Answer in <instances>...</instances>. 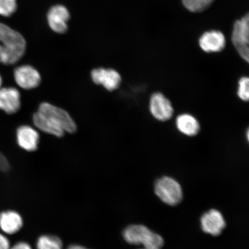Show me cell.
<instances>
[{
  "instance_id": "6da1fadb",
  "label": "cell",
  "mask_w": 249,
  "mask_h": 249,
  "mask_svg": "<svg viewBox=\"0 0 249 249\" xmlns=\"http://www.w3.org/2000/svg\"><path fill=\"white\" fill-rule=\"evenodd\" d=\"M34 125L42 132L57 138L73 133L77 125L66 110L48 102H43L33 117Z\"/></svg>"
},
{
  "instance_id": "7a4b0ae2",
  "label": "cell",
  "mask_w": 249,
  "mask_h": 249,
  "mask_svg": "<svg viewBox=\"0 0 249 249\" xmlns=\"http://www.w3.org/2000/svg\"><path fill=\"white\" fill-rule=\"evenodd\" d=\"M26 41L21 34L0 23V64L17 63L26 51Z\"/></svg>"
},
{
  "instance_id": "3957f363",
  "label": "cell",
  "mask_w": 249,
  "mask_h": 249,
  "mask_svg": "<svg viewBox=\"0 0 249 249\" xmlns=\"http://www.w3.org/2000/svg\"><path fill=\"white\" fill-rule=\"evenodd\" d=\"M124 238L128 244L144 246L145 249H160L164 241L160 235L142 225H132L124 229Z\"/></svg>"
},
{
  "instance_id": "277c9868",
  "label": "cell",
  "mask_w": 249,
  "mask_h": 249,
  "mask_svg": "<svg viewBox=\"0 0 249 249\" xmlns=\"http://www.w3.org/2000/svg\"><path fill=\"white\" fill-rule=\"evenodd\" d=\"M231 40L233 46L245 61L249 60V17L247 14L233 24Z\"/></svg>"
},
{
  "instance_id": "5b68a950",
  "label": "cell",
  "mask_w": 249,
  "mask_h": 249,
  "mask_svg": "<svg viewBox=\"0 0 249 249\" xmlns=\"http://www.w3.org/2000/svg\"><path fill=\"white\" fill-rule=\"evenodd\" d=\"M155 192L161 201L169 205L179 204L182 198L181 187L170 177H164L158 179L155 183Z\"/></svg>"
},
{
  "instance_id": "8992f818",
  "label": "cell",
  "mask_w": 249,
  "mask_h": 249,
  "mask_svg": "<svg viewBox=\"0 0 249 249\" xmlns=\"http://www.w3.org/2000/svg\"><path fill=\"white\" fill-rule=\"evenodd\" d=\"M14 76L17 85L24 89H36L41 83L42 77L38 71L30 65H23L15 68Z\"/></svg>"
},
{
  "instance_id": "52a82bcc",
  "label": "cell",
  "mask_w": 249,
  "mask_h": 249,
  "mask_svg": "<svg viewBox=\"0 0 249 249\" xmlns=\"http://www.w3.org/2000/svg\"><path fill=\"white\" fill-rule=\"evenodd\" d=\"M91 76L93 83L103 86L108 91H115L121 85L120 74L111 68H95L91 71Z\"/></svg>"
},
{
  "instance_id": "ba28073f",
  "label": "cell",
  "mask_w": 249,
  "mask_h": 249,
  "mask_svg": "<svg viewBox=\"0 0 249 249\" xmlns=\"http://www.w3.org/2000/svg\"><path fill=\"white\" fill-rule=\"evenodd\" d=\"M149 110L156 119L166 121L172 117L174 109L171 102L161 93H155L149 102Z\"/></svg>"
},
{
  "instance_id": "9c48e42d",
  "label": "cell",
  "mask_w": 249,
  "mask_h": 249,
  "mask_svg": "<svg viewBox=\"0 0 249 249\" xmlns=\"http://www.w3.org/2000/svg\"><path fill=\"white\" fill-rule=\"evenodd\" d=\"M21 107V95L15 87L0 88V110L8 114L17 113Z\"/></svg>"
},
{
  "instance_id": "30bf717a",
  "label": "cell",
  "mask_w": 249,
  "mask_h": 249,
  "mask_svg": "<svg viewBox=\"0 0 249 249\" xmlns=\"http://www.w3.org/2000/svg\"><path fill=\"white\" fill-rule=\"evenodd\" d=\"M70 18L68 9L61 5H55L50 9L48 21L51 29L55 33L64 34L68 30L67 23Z\"/></svg>"
},
{
  "instance_id": "8fae6325",
  "label": "cell",
  "mask_w": 249,
  "mask_h": 249,
  "mask_svg": "<svg viewBox=\"0 0 249 249\" xmlns=\"http://www.w3.org/2000/svg\"><path fill=\"white\" fill-rule=\"evenodd\" d=\"M226 39L223 33L218 30H211L202 34L199 45L206 53L219 52L225 49Z\"/></svg>"
},
{
  "instance_id": "7c38bea8",
  "label": "cell",
  "mask_w": 249,
  "mask_h": 249,
  "mask_svg": "<svg viewBox=\"0 0 249 249\" xmlns=\"http://www.w3.org/2000/svg\"><path fill=\"white\" fill-rule=\"evenodd\" d=\"M17 141L18 146L27 152L36 151L38 148L40 136L33 127L21 125L17 130Z\"/></svg>"
},
{
  "instance_id": "4fadbf2b",
  "label": "cell",
  "mask_w": 249,
  "mask_h": 249,
  "mask_svg": "<svg viewBox=\"0 0 249 249\" xmlns=\"http://www.w3.org/2000/svg\"><path fill=\"white\" fill-rule=\"evenodd\" d=\"M201 227L205 232L213 236L222 233L226 227V222L222 213L216 210H211L202 215Z\"/></svg>"
},
{
  "instance_id": "5bb4252c",
  "label": "cell",
  "mask_w": 249,
  "mask_h": 249,
  "mask_svg": "<svg viewBox=\"0 0 249 249\" xmlns=\"http://www.w3.org/2000/svg\"><path fill=\"white\" fill-rule=\"evenodd\" d=\"M23 226V218L18 212L8 210L0 213V229L6 234H15L20 231Z\"/></svg>"
},
{
  "instance_id": "9a60e30c",
  "label": "cell",
  "mask_w": 249,
  "mask_h": 249,
  "mask_svg": "<svg viewBox=\"0 0 249 249\" xmlns=\"http://www.w3.org/2000/svg\"><path fill=\"white\" fill-rule=\"evenodd\" d=\"M176 125L180 132L188 136L197 135L200 129L197 119L189 114L179 115L177 118Z\"/></svg>"
},
{
  "instance_id": "2e32d148",
  "label": "cell",
  "mask_w": 249,
  "mask_h": 249,
  "mask_svg": "<svg viewBox=\"0 0 249 249\" xmlns=\"http://www.w3.org/2000/svg\"><path fill=\"white\" fill-rule=\"evenodd\" d=\"M37 249H63V244L57 236L51 235L40 236L36 243Z\"/></svg>"
},
{
  "instance_id": "e0dca14e",
  "label": "cell",
  "mask_w": 249,
  "mask_h": 249,
  "mask_svg": "<svg viewBox=\"0 0 249 249\" xmlns=\"http://www.w3.org/2000/svg\"><path fill=\"white\" fill-rule=\"evenodd\" d=\"M214 0H182V4L192 13H200L206 10Z\"/></svg>"
},
{
  "instance_id": "ac0fdd59",
  "label": "cell",
  "mask_w": 249,
  "mask_h": 249,
  "mask_svg": "<svg viewBox=\"0 0 249 249\" xmlns=\"http://www.w3.org/2000/svg\"><path fill=\"white\" fill-rule=\"evenodd\" d=\"M17 4L16 0H0V15L9 17L17 11Z\"/></svg>"
},
{
  "instance_id": "d6986e66",
  "label": "cell",
  "mask_w": 249,
  "mask_h": 249,
  "mask_svg": "<svg viewBox=\"0 0 249 249\" xmlns=\"http://www.w3.org/2000/svg\"><path fill=\"white\" fill-rule=\"evenodd\" d=\"M238 95L241 100L248 102L249 99V79L248 77L241 78L238 83Z\"/></svg>"
},
{
  "instance_id": "ffe728a7",
  "label": "cell",
  "mask_w": 249,
  "mask_h": 249,
  "mask_svg": "<svg viewBox=\"0 0 249 249\" xmlns=\"http://www.w3.org/2000/svg\"><path fill=\"white\" fill-rule=\"evenodd\" d=\"M10 241L3 233H0V249H10Z\"/></svg>"
},
{
  "instance_id": "44dd1931",
  "label": "cell",
  "mask_w": 249,
  "mask_h": 249,
  "mask_svg": "<svg viewBox=\"0 0 249 249\" xmlns=\"http://www.w3.org/2000/svg\"><path fill=\"white\" fill-rule=\"evenodd\" d=\"M10 249H32L30 244L25 242H19L15 244Z\"/></svg>"
},
{
  "instance_id": "7402d4cb",
  "label": "cell",
  "mask_w": 249,
  "mask_h": 249,
  "mask_svg": "<svg viewBox=\"0 0 249 249\" xmlns=\"http://www.w3.org/2000/svg\"><path fill=\"white\" fill-rule=\"evenodd\" d=\"M67 249H90L79 245H72L70 246Z\"/></svg>"
},
{
  "instance_id": "603a6c76",
  "label": "cell",
  "mask_w": 249,
  "mask_h": 249,
  "mask_svg": "<svg viewBox=\"0 0 249 249\" xmlns=\"http://www.w3.org/2000/svg\"><path fill=\"white\" fill-rule=\"evenodd\" d=\"M2 85V79L1 75H0V88H1Z\"/></svg>"
},
{
  "instance_id": "cb8c5ba5",
  "label": "cell",
  "mask_w": 249,
  "mask_h": 249,
  "mask_svg": "<svg viewBox=\"0 0 249 249\" xmlns=\"http://www.w3.org/2000/svg\"><path fill=\"white\" fill-rule=\"evenodd\" d=\"M144 249H145V248H144Z\"/></svg>"
}]
</instances>
